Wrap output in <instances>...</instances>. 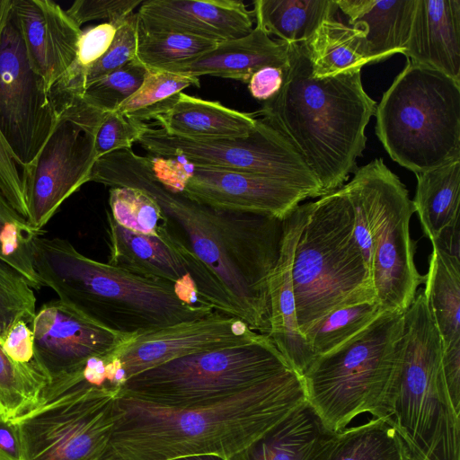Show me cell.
I'll use <instances>...</instances> for the list:
<instances>
[{
    "label": "cell",
    "mask_w": 460,
    "mask_h": 460,
    "mask_svg": "<svg viewBox=\"0 0 460 460\" xmlns=\"http://www.w3.org/2000/svg\"><path fill=\"white\" fill-rule=\"evenodd\" d=\"M385 311L377 300L338 308L305 335L316 357L325 355L367 329Z\"/></svg>",
    "instance_id": "33"
},
{
    "label": "cell",
    "mask_w": 460,
    "mask_h": 460,
    "mask_svg": "<svg viewBox=\"0 0 460 460\" xmlns=\"http://www.w3.org/2000/svg\"><path fill=\"white\" fill-rule=\"evenodd\" d=\"M305 44L313 74L319 78L361 69L371 63L364 31L335 18L324 21Z\"/></svg>",
    "instance_id": "31"
},
{
    "label": "cell",
    "mask_w": 460,
    "mask_h": 460,
    "mask_svg": "<svg viewBox=\"0 0 460 460\" xmlns=\"http://www.w3.org/2000/svg\"><path fill=\"white\" fill-rule=\"evenodd\" d=\"M288 58L279 91L259 113L296 150L324 195L357 170L376 103L363 88L361 69L316 77L305 43H288Z\"/></svg>",
    "instance_id": "2"
},
{
    "label": "cell",
    "mask_w": 460,
    "mask_h": 460,
    "mask_svg": "<svg viewBox=\"0 0 460 460\" xmlns=\"http://www.w3.org/2000/svg\"><path fill=\"white\" fill-rule=\"evenodd\" d=\"M330 433L310 406L305 403L228 460H315Z\"/></svg>",
    "instance_id": "27"
},
{
    "label": "cell",
    "mask_w": 460,
    "mask_h": 460,
    "mask_svg": "<svg viewBox=\"0 0 460 460\" xmlns=\"http://www.w3.org/2000/svg\"><path fill=\"white\" fill-rule=\"evenodd\" d=\"M166 134L195 140L243 137L258 123L252 114L212 102L180 93L177 102L155 119Z\"/></svg>",
    "instance_id": "26"
},
{
    "label": "cell",
    "mask_w": 460,
    "mask_h": 460,
    "mask_svg": "<svg viewBox=\"0 0 460 460\" xmlns=\"http://www.w3.org/2000/svg\"><path fill=\"white\" fill-rule=\"evenodd\" d=\"M13 0H0V41L13 10Z\"/></svg>",
    "instance_id": "48"
},
{
    "label": "cell",
    "mask_w": 460,
    "mask_h": 460,
    "mask_svg": "<svg viewBox=\"0 0 460 460\" xmlns=\"http://www.w3.org/2000/svg\"><path fill=\"white\" fill-rule=\"evenodd\" d=\"M282 82L281 68L265 66L256 71L247 84L248 90L254 99L266 102L279 91Z\"/></svg>",
    "instance_id": "45"
},
{
    "label": "cell",
    "mask_w": 460,
    "mask_h": 460,
    "mask_svg": "<svg viewBox=\"0 0 460 460\" xmlns=\"http://www.w3.org/2000/svg\"><path fill=\"white\" fill-rule=\"evenodd\" d=\"M343 187L376 297L385 312H404L425 280L414 263L410 234L414 209L408 190L382 158L357 169Z\"/></svg>",
    "instance_id": "8"
},
{
    "label": "cell",
    "mask_w": 460,
    "mask_h": 460,
    "mask_svg": "<svg viewBox=\"0 0 460 460\" xmlns=\"http://www.w3.org/2000/svg\"><path fill=\"white\" fill-rule=\"evenodd\" d=\"M165 185L215 208L268 214L285 218L300 202L313 198L291 182L262 175L208 167L184 170Z\"/></svg>",
    "instance_id": "17"
},
{
    "label": "cell",
    "mask_w": 460,
    "mask_h": 460,
    "mask_svg": "<svg viewBox=\"0 0 460 460\" xmlns=\"http://www.w3.org/2000/svg\"><path fill=\"white\" fill-rule=\"evenodd\" d=\"M107 213L124 228L163 237L166 225L156 202L146 192L131 187H111Z\"/></svg>",
    "instance_id": "37"
},
{
    "label": "cell",
    "mask_w": 460,
    "mask_h": 460,
    "mask_svg": "<svg viewBox=\"0 0 460 460\" xmlns=\"http://www.w3.org/2000/svg\"><path fill=\"white\" fill-rule=\"evenodd\" d=\"M137 37L138 15L137 13H131L117 27L108 50L86 70L84 87L136 58Z\"/></svg>",
    "instance_id": "40"
},
{
    "label": "cell",
    "mask_w": 460,
    "mask_h": 460,
    "mask_svg": "<svg viewBox=\"0 0 460 460\" xmlns=\"http://www.w3.org/2000/svg\"><path fill=\"white\" fill-rule=\"evenodd\" d=\"M58 108L53 130L21 176L27 222L40 233L62 203L89 181L97 160L94 139L103 112L81 95Z\"/></svg>",
    "instance_id": "11"
},
{
    "label": "cell",
    "mask_w": 460,
    "mask_h": 460,
    "mask_svg": "<svg viewBox=\"0 0 460 460\" xmlns=\"http://www.w3.org/2000/svg\"><path fill=\"white\" fill-rule=\"evenodd\" d=\"M32 261L42 286L53 289L60 301L128 341L217 312L172 284L93 260L59 237L36 236Z\"/></svg>",
    "instance_id": "3"
},
{
    "label": "cell",
    "mask_w": 460,
    "mask_h": 460,
    "mask_svg": "<svg viewBox=\"0 0 460 460\" xmlns=\"http://www.w3.org/2000/svg\"><path fill=\"white\" fill-rule=\"evenodd\" d=\"M253 5L256 23L286 43L307 42L339 9L335 0H257Z\"/></svg>",
    "instance_id": "30"
},
{
    "label": "cell",
    "mask_w": 460,
    "mask_h": 460,
    "mask_svg": "<svg viewBox=\"0 0 460 460\" xmlns=\"http://www.w3.org/2000/svg\"><path fill=\"white\" fill-rule=\"evenodd\" d=\"M137 143L151 155L183 158L195 167H208L262 175L291 182L323 195L320 183L291 144L263 119L248 136L195 140L166 134L148 125Z\"/></svg>",
    "instance_id": "12"
},
{
    "label": "cell",
    "mask_w": 460,
    "mask_h": 460,
    "mask_svg": "<svg viewBox=\"0 0 460 460\" xmlns=\"http://www.w3.org/2000/svg\"><path fill=\"white\" fill-rule=\"evenodd\" d=\"M146 127L144 122L128 119L118 111L103 112L94 139L96 158L118 150L131 149Z\"/></svg>",
    "instance_id": "41"
},
{
    "label": "cell",
    "mask_w": 460,
    "mask_h": 460,
    "mask_svg": "<svg viewBox=\"0 0 460 460\" xmlns=\"http://www.w3.org/2000/svg\"><path fill=\"white\" fill-rule=\"evenodd\" d=\"M170 460H228L217 455H193Z\"/></svg>",
    "instance_id": "49"
},
{
    "label": "cell",
    "mask_w": 460,
    "mask_h": 460,
    "mask_svg": "<svg viewBox=\"0 0 460 460\" xmlns=\"http://www.w3.org/2000/svg\"><path fill=\"white\" fill-rule=\"evenodd\" d=\"M199 85V77L197 76L148 69L139 89L117 111L139 122L155 119L173 107L184 89Z\"/></svg>",
    "instance_id": "32"
},
{
    "label": "cell",
    "mask_w": 460,
    "mask_h": 460,
    "mask_svg": "<svg viewBox=\"0 0 460 460\" xmlns=\"http://www.w3.org/2000/svg\"><path fill=\"white\" fill-rule=\"evenodd\" d=\"M351 27L364 31L371 63L403 54L417 0H335Z\"/></svg>",
    "instance_id": "25"
},
{
    "label": "cell",
    "mask_w": 460,
    "mask_h": 460,
    "mask_svg": "<svg viewBox=\"0 0 460 460\" xmlns=\"http://www.w3.org/2000/svg\"><path fill=\"white\" fill-rule=\"evenodd\" d=\"M29 323L24 320L14 323L0 344L6 355L17 365L42 372L35 358L33 335Z\"/></svg>",
    "instance_id": "43"
},
{
    "label": "cell",
    "mask_w": 460,
    "mask_h": 460,
    "mask_svg": "<svg viewBox=\"0 0 460 460\" xmlns=\"http://www.w3.org/2000/svg\"><path fill=\"white\" fill-rule=\"evenodd\" d=\"M89 181L111 188H136L150 196L159 207L169 234L217 278L241 319L253 331L268 335L270 304L254 292L234 262L216 223L214 208L163 183L154 171L152 159L131 149L98 158Z\"/></svg>",
    "instance_id": "7"
},
{
    "label": "cell",
    "mask_w": 460,
    "mask_h": 460,
    "mask_svg": "<svg viewBox=\"0 0 460 460\" xmlns=\"http://www.w3.org/2000/svg\"><path fill=\"white\" fill-rule=\"evenodd\" d=\"M353 232L352 207L343 185L307 202L292 261L296 319L304 337L332 311L377 300Z\"/></svg>",
    "instance_id": "5"
},
{
    "label": "cell",
    "mask_w": 460,
    "mask_h": 460,
    "mask_svg": "<svg viewBox=\"0 0 460 460\" xmlns=\"http://www.w3.org/2000/svg\"><path fill=\"white\" fill-rule=\"evenodd\" d=\"M442 351L422 289L403 313L399 376L387 420L410 460H460V412L446 384Z\"/></svg>",
    "instance_id": "6"
},
{
    "label": "cell",
    "mask_w": 460,
    "mask_h": 460,
    "mask_svg": "<svg viewBox=\"0 0 460 460\" xmlns=\"http://www.w3.org/2000/svg\"><path fill=\"white\" fill-rule=\"evenodd\" d=\"M411 200L433 246L459 252L460 160L416 173Z\"/></svg>",
    "instance_id": "24"
},
{
    "label": "cell",
    "mask_w": 460,
    "mask_h": 460,
    "mask_svg": "<svg viewBox=\"0 0 460 460\" xmlns=\"http://www.w3.org/2000/svg\"><path fill=\"white\" fill-rule=\"evenodd\" d=\"M423 289L442 348L460 343V252L433 246Z\"/></svg>",
    "instance_id": "28"
},
{
    "label": "cell",
    "mask_w": 460,
    "mask_h": 460,
    "mask_svg": "<svg viewBox=\"0 0 460 460\" xmlns=\"http://www.w3.org/2000/svg\"><path fill=\"white\" fill-rule=\"evenodd\" d=\"M142 2L141 0H77L66 12L80 27L89 21L107 19L108 22L117 28Z\"/></svg>",
    "instance_id": "42"
},
{
    "label": "cell",
    "mask_w": 460,
    "mask_h": 460,
    "mask_svg": "<svg viewBox=\"0 0 460 460\" xmlns=\"http://www.w3.org/2000/svg\"><path fill=\"white\" fill-rule=\"evenodd\" d=\"M375 115L389 156L415 174L460 160V82L442 72L407 59Z\"/></svg>",
    "instance_id": "9"
},
{
    "label": "cell",
    "mask_w": 460,
    "mask_h": 460,
    "mask_svg": "<svg viewBox=\"0 0 460 460\" xmlns=\"http://www.w3.org/2000/svg\"><path fill=\"white\" fill-rule=\"evenodd\" d=\"M293 369L267 335L234 347L178 358L138 373L119 393L172 408L217 402Z\"/></svg>",
    "instance_id": "10"
},
{
    "label": "cell",
    "mask_w": 460,
    "mask_h": 460,
    "mask_svg": "<svg viewBox=\"0 0 460 460\" xmlns=\"http://www.w3.org/2000/svg\"><path fill=\"white\" fill-rule=\"evenodd\" d=\"M217 42L187 34L146 32L138 26L136 58L149 70H166L211 50Z\"/></svg>",
    "instance_id": "34"
},
{
    "label": "cell",
    "mask_w": 460,
    "mask_h": 460,
    "mask_svg": "<svg viewBox=\"0 0 460 460\" xmlns=\"http://www.w3.org/2000/svg\"><path fill=\"white\" fill-rule=\"evenodd\" d=\"M305 403L303 378L294 369L202 406L165 407L119 393L113 432L101 460L230 459Z\"/></svg>",
    "instance_id": "1"
},
{
    "label": "cell",
    "mask_w": 460,
    "mask_h": 460,
    "mask_svg": "<svg viewBox=\"0 0 460 460\" xmlns=\"http://www.w3.org/2000/svg\"><path fill=\"white\" fill-rule=\"evenodd\" d=\"M306 212L307 203H305L284 218L280 253L268 285L270 331L267 336L301 376L315 358L298 327L292 280L294 250Z\"/></svg>",
    "instance_id": "21"
},
{
    "label": "cell",
    "mask_w": 460,
    "mask_h": 460,
    "mask_svg": "<svg viewBox=\"0 0 460 460\" xmlns=\"http://www.w3.org/2000/svg\"><path fill=\"white\" fill-rule=\"evenodd\" d=\"M13 11L31 67L49 91L75 61L83 31L50 0H13Z\"/></svg>",
    "instance_id": "20"
},
{
    "label": "cell",
    "mask_w": 460,
    "mask_h": 460,
    "mask_svg": "<svg viewBox=\"0 0 460 460\" xmlns=\"http://www.w3.org/2000/svg\"><path fill=\"white\" fill-rule=\"evenodd\" d=\"M44 233L33 230L0 190V259L18 270L33 289L43 286L33 267L32 241Z\"/></svg>",
    "instance_id": "35"
},
{
    "label": "cell",
    "mask_w": 460,
    "mask_h": 460,
    "mask_svg": "<svg viewBox=\"0 0 460 460\" xmlns=\"http://www.w3.org/2000/svg\"><path fill=\"white\" fill-rule=\"evenodd\" d=\"M106 233L107 263L172 284L190 300L241 319L217 278L169 232L162 238L136 233L119 226L107 213Z\"/></svg>",
    "instance_id": "15"
},
{
    "label": "cell",
    "mask_w": 460,
    "mask_h": 460,
    "mask_svg": "<svg viewBox=\"0 0 460 460\" xmlns=\"http://www.w3.org/2000/svg\"><path fill=\"white\" fill-rule=\"evenodd\" d=\"M315 460H410L395 429L382 419L331 432Z\"/></svg>",
    "instance_id": "29"
},
{
    "label": "cell",
    "mask_w": 460,
    "mask_h": 460,
    "mask_svg": "<svg viewBox=\"0 0 460 460\" xmlns=\"http://www.w3.org/2000/svg\"><path fill=\"white\" fill-rule=\"evenodd\" d=\"M148 69L134 58L120 68L88 84L82 99L90 106L102 111H117L142 85Z\"/></svg>",
    "instance_id": "38"
},
{
    "label": "cell",
    "mask_w": 460,
    "mask_h": 460,
    "mask_svg": "<svg viewBox=\"0 0 460 460\" xmlns=\"http://www.w3.org/2000/svg\"><path fill=\"white\" fill-rule=\"evenodd\" d=\"M288 62V43L271 40L256 23L248 35L220 42L195 59L166 71L197 77L208 75L248 83L259 69L274 66L284 70Z\"/></svg>",
    "instance_id": "23"
},
{
    "label": "cell",
    "mask_w": 460,
    "mask_h": 460,
    "mask_svg": "<svg viewBox=\"0 0 460 460\" xmlns=\"http://www.w3.org/2000/svg\"><path fill=\"white\" fill-rule=\"evenodd\" d=\"M119 390L92 387L19 417L23 460H101L113 432Z\"/></svg>",
    "instance_id": "13"
},
{
    "label": "cell",
    "mask_w": 460,
    "mask_h": 460,
    "mask_svg": "<svg viewBox=\"0 0 460 460\" xmlns=\"http://www.w3.org/2000/svg\"><path fill=\"white\" fill-rule=\"evenodd\" d=\"M0 460H23L22 441L16 422L1 416Z\"/></svg>",
    "instance_id": "47"
},
{
    "label": "cell",
    "mask_w": 460,
    "mask_h": 460,
    "mask_svg": "<svg viewBox=\"0 0 460 460\" xmlns=\"http://www.w3.org/2000/svg\"><path fill=\"white\" fill-rule=\"evenodd\" d=\"M404 312H384L338 349L316 357L302 375L306 403L329 432L363 413L391 416L400 370Z\"/></svg>",
    "instance_id": "4"
},
{
    "label": "cell",
    "mask_w": 460,
    "mask_h": 460,
    "mask_svg": "<svg viewBox=\"0 0 460 460\" xmlns=\"http://www.w3.org/2000/svg\"><path fill=\"white\" fill-rule=\"evenodd\" d=\"M48 384L40 372L21 367L4 351L0 344V416L16 420L31 411Z\"/></svg>",
    "instance_id": "36"
},
{
    "label": "cell",
    "mask_w": 460,
    "mask_h": 460,
    "mask_svg": "<svg viewBox=\"0 0 460 460\" xmlns=\"http://www.w3.org/2000/svg\"><path fill=\"white\" fill-rule=\"evenodd\" d=\"M403 55L460 82V1L417 0Z\"/></svg>",
    "instance_id": "22"
},
{
    "label": "cell",
    "mask_w": 460,
    "mask_h": 460,
    "mask_svg": "<svg viewBox=\"0 0 460 460\" xmlns=\"http://www.w3.org/2000/svg\"><path fill=\"white\" fill-rule=\"evenodd\" d=\"M261 335L242 319L218 312L150 332L104 358L107 384L119 388L129 377L170 360L246 344Z\"/></svg>",
    "instance_id": "16"
},
{
    "label": "cell",
    "mask_w": 460,
    "mask_h": 460,
    "mask_svg": "<svg viewBox=\"0 0 460 460\" xmlns=\"http://www.w3.org/2000/svg\"><path fill=\"white\" fill-rule=\"evenodd\" d=\"M27 279L0 259V342L19 320L31 323L36 296Z\"/></svg>",
    "instance_id": "39"
},
{
    "label": "cell",
    "mask_w": 460,
    "mask_h": 460,
    "mask_svg": "<svg viewBox=\"0 0 460 460\" xmlns=\"http://www.w3.org/2000/svg\"><path fill=\"white\" fill-rule=\"evenodd\" d=\"M59 110L29 63L12 10L0 41V132L16 164L29 165L53 130Z\"/></svg>",
    "instance_id": "14"
},
{
    "label": "cell",
    "mask_w": 460,
    "mask_h": 460,
    "mask_svg": "<svg viewBox=\"0 0 460 460\" xmlns=\"http://www.w3.org/2000/svg\"><path fill=\"white\" fill-rule=\"evenodd\" d=\"M36 361L48 383L93 358H105L128 340L60 301L43 304L31 323Z\"/></svg>",
    "instance_id": "18"
},
{
    "label": "cell",
    "mask_w": 460,
    "mask_h": 460,
    "mask_svg": "<svg viewBox=\"0 0 460 460\" xmlns=\"http://www.w3.org/2000/svg\"><path fill=\"white\" fill-rule=\"evenodd\" d=\"M442 367L453 405L460 412V343L443 349Z\"/></svg>",
    "instance_id": "46"
},
{
    "label": "cell",
    "mask_w": 460,
    "mask_h": 460,
    "mask_svg": "<svg viewBox=\"0 0 460 460\" xmlns=\"http://www.w3.org/2000/svg\"><path fill=\"white\" fill-rule=\"evenodd\" d=\"M0 190L13 208L27 220L22 180L13 155L0 132Z\"/></svg>",
    "instance_id": "44"
},
{
    "label": "cell",
    "mask_w": 460,
    "mask_h": 460,
    "mask_svg": "<svg viewBox=\"0 0 460 460\" xmlns=\"http://www.w3.org/2000/svg\"><path fill=\"white\" fill-rule=\"evenodd\" d=\"M137 15L146 32L187 34L217 43L248 35L255 21L253 11L238 0H147Z\"/></svg>",
    "instance_id": "19"
}]
</instances>
